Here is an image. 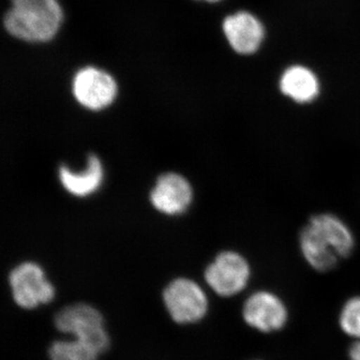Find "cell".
<instances>
[{
	"instance_id": "cell-11",
	"label": "cell",
	"mask_w": 360,
	"mask_h": 360,
	"mask_svg": "<svg viewBox=\"0 0 360 360\" xmlns=\"http://www.w3.org/2000/svg\"><path fill=\"white\" fill-rule=\"evenodd\" d=\"M281 94L300 105L314 103L321 94V82L316 75L302 65L288 68L279 79Z\"/></svg>"
},
{
	"instance_id": "cell-13",
	"label": "cell",
	"mask_w": 360,
	"mask_h": 360,
	"mask_svg": "<svg viewBox=\"0 0 360 360\" xmlns=\"http://www.w3.org/2000/svg\"><path fill=\"white\" fill-rule=\"evenodd\" d=\"M98 352L82 341L59 340L49 348L51 360H97Z\"/></svg>"
},
{
	"instance_id": "cell-1",
	"label": "cell",
	"mask_w": 360,
	"mask_h": 360,
	"mask_svg": "<svg viewBox=\"0 0 360 360\" xmlns=\"http://www.w3.org/2000/svg\"><path fill=\"white\" fill-rule=\"evenodd\" d=\"M357 239L347 220L336 212H315L298 231L300 257L319 274L329 272L354 255Z\"/></svg>"
},
{
	"instance_id": "cell-2",
	"label": "cell",
	"mask_w": 360,
	"mask_h": 360,
	"mask_svg": "<svg viewBox=\"0 0 360 360\" xmlns=\"http://www.w3.org/2000/svg\"><path fill=\"white\" fill-rule=\"evenodd\" d=\"M63 20L65 13L58 0H11L4 27L13 39L41 44L58 35Z\"/></svg>"
},
{
	"instance_id": "cell-5",
	"label": "cell",
	"mask_w": 360,
	"mask_h": 360,
	"mask_svg": "<svg viewBox=\"0 0 360 360\" xmlns=\"http://www.w3.org/2000/svg\"><path fill=\"white\" fill-rule=\"evenodd\" d=\"M71 90L80 105L86 110L99 111L115 103L118 85L108 71L97 66L86 65L73 75Z\"/></svg>"
},
{
	"instance_id": "cell-16",
	"label": "cell",
	"mask_w": 360,
	"mask_h": 360,
	"mask_svg": "<svg viewBox=\"0 0 360 360\" xmlns=\"http://www.w3.org/2000/svg\"><path fill=\"white\" fill-rule=\"evenodd\" d=\"M205 1H207V2H217V1H220V0H205Z\"/></svg>"
},
{
	"instance_id": "cell-7",
	"label": "cell",
	"mask_w": 360,
	"mask_h": 360,
	"mask_svg": "<svg viewBox=\"0 0 360 360\" xmlns=\"http://www.w3.org/2000/svg\"><path fill=\"white\" fill-rule=\"evenodd\" d=\"M9 284L14 302L25 309L46 304L56 295L53 285L47 281L44 270L33 262H25L16 266L9 274Z\"/></svg>"
},
{
	"instance_id": "cell-9",
	"label": "cell",
	"mask_w": 360,
	"mask_h": 360,
	"mask_svg": "<svg viewBox=\"0 0 360 360\" xmlns=\"http://www.w3.org/2000/svg\"><path fill=\"white\" fill-rule=\"evenodd\" d=\"M193 198L191 184L184 176L174 172L161 174L150 193V201L155 210L168 215L186 212L193 202Z\"/></svg>"
},
{
	"instance_id": "cell-15",
	"label": "cell",
	"mask_w": 360,
	"mask_h": 360,
	"mask_svg": "<svg viewBox=\"0 0 360 360\" xmlns=\"http://www.w3.org/2000/svg\"><path fill=\"white\" fill-rule=\"evenodd\" d=\"M349 356L352 360H360V341H356L350 347Z\"/></svg>"
},
{
	"instance_id": "cell-14",
	"label": "cell",
	"mask_w": 360,
	"mask_h": 360,
	"mask_svg": "<svg viewBox=\"0 0 360 360\" xmlns=\"http://www.w3.org/2000/svg\"><path fill=\"white\" fill-rule=\"evenodd\" d=\"M340 324L343 333L360 341V295L352 296L345 303Z\"/></svg>"
},
{
	"instance_id": "cell-4",
	"label": "cell",
	"mask_w": 360,
	"mask_h": 360,
	"mask_svg": "<svg viewBox=\"0 0 360 360\" xmlns=\"http://www.w3.org/2000/svg\"><path fill=\"white\" fill-rule=\"evenodd\" d=\"M54 323L59 331L75 335V340L89 345L99 354L110 347L103 315L89 304L78 303L65 307L56 314Z\"/></svg>"
},
{
	"instance_id": "cell-3",
	"label": "cell",
	"mask_w": 360,
	"mask_h": 360,
	"mask_svg": "<svg viewBox=\"0 0 360 360\" xmlns=\"http://www.w3.org/2000/svg\"><path fill=\"white\" fill-rule=\"evenodd\" d=\"M251 277L250 260L236 250L220 251L205 271L206 283L222 297H232L243 292L250 284Z\"/></svg>"
},
{
	"instance_id": "cell-6",
	"label": "cell",
	"mask_w": 360,
	"mask_h": 360,
	"mask_svg": "<svg viewBox=\"0 0 360 360\" xmlns=\"http://www.w3.org/2000/svg\"><path fill=\"white\" fill-rule=\"evenodd\" d=\"M163 300L170 316L180 324L201 321L208 309L205 291L191 279L172 281L163 291Z\"/></svg>"
},
{
	"instance_id": "cell-8",
	"label": "cell",
	"mask_w": 360,
	"mask_h": 360,
	"mask_svg": "<svg viewBox=\"0 0 360 360\" xmlns=\"http://www.w3.org/2000/svg\"><path fill=\"white\" fill-rule=\"evenodd\" d=\"M243 316L251 328L262 333H272L283 328L288 321L285 303L276 293L269 290H257L246 298Z\"/></svg>"
},
{
	"instance_id": "cell-12",
	"label": "cell",
	"mask_w": 360,
	"mask_h": 360,
	"mask_svg": "<svg viewBox=\"0 0 360 360\" xmlns=\"http://www.w3.org/2000/svg\"><path fill=\"white\" fill-rule=\"evenodd\" d=\"M58 174L66 191L77 198H84L96 193L103 184V168L96 155H89L86 167L82 172H72L63 165L59 167Z\"/></svg>"
},
{
	"instance_id": "cell-10",
	"label": "cell",
	"mask_w": 360,
	"mask_h": 360,
	"mask_svg": "<svg viewBox=\"0 0 360 360\" xmlns=\"http://www.w3.org/2000/svg\"><path fill=\"white\" fill-rule=\"evenodd\" d=\"M222 30L231 49L239 54H251L257 51L264 37L262 22L245 11L227 16Z\"/></svg>"
}]
</instances>
